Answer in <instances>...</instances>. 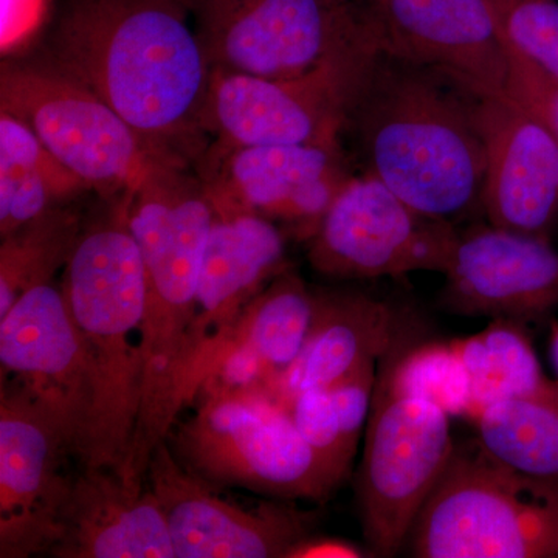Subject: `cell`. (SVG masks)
I'll return each instance as SVG.
<instances>
[{
  "instance_id": "1",
  "label": "cell",
  "mask_w": 558,
  "mask_h": 558,
  "mask_svg": "<svg viewBox=\"0 0 558 558\" xmlns=\"http://www.w3.org/2000/svg\"><path fill=\"white\" fill-rule=\"evenodd\" d=\"M483 92L451 70L399 53L380 35L341 142H351L362 172L418 215L458 226L483 213Z\"/></svg>"
},
{
  "instance_id": "2",
  "label": "cell",
  "mask_w": 558,
  "mask_h": 558,
  "mask_svg": "<svg viewBox=\"0 0 558 558\" xmlns=\"http://www.w3.org/2000/svg\"><path fill=\"white\" fill-rule=\"evenodd\" d=\"M190 0H70L53 68L102 98L159 153L204 149L211 64Z\"/></svg>"
},
{
  "instance_id": "3",
  "label": "cell",
  "mask_w": 558,
  "mask_h": 558,
  "mask_svg": "<svg viewBox=\"0 0 558 558\" xmlns=\"http://www.w3.org/2000/svg\"><path fill=\"white\" fill-rule=\"evenodd\" d=\"M61 290L95 388L89 446L80 468L112 469L130 481L142 398L146 270L120 197L106 218L84 227Z\"/></svg>"
},
{
  "instance_id": "4",
  "label": "cell",
  "mask_w": 558,
  "mask_h": 558,
  "mask_svg": "<svg viewBox=\"0 0 558 558\" xmlns=\"http://www.w3.org/2000/svg\"><path fill=\"white\" fill-rule=\"evenodd\" d=\"M409 539L418 558L558 557V480L510 468L478 439L459 444Z\"/></svg>"
},
{
  "instance_id": "5",
  "label": "cell",
  "mask_w": 558,
  "mask_h": 558,
  "mask_svg": "<svg viewBox=\"0 0 558 558\" xmlns=\"http://www.w3.org/2000/svg\"><path fill=\"white\" fill-rule=\"evenodd\" d=\"M193 402L196 409L175 429L172 451L191 473L216 487L326 501L343 481L270 396L199 392Z\"/></svg>"
},
{
  "instance_id": "6",
  "label": "cell",
  "mask_w": 558,
  "mask_h": 558,
  "mask_svg": "<svg viewBox=\"0 0 558 558\" xmlns=\"http://www.w3.org/2000/svg\"><path fill=\"white\" fill-rule=\"evenodd\" d=\"M379 43V22L369 3L360 31L303 75L260 78L213 69L205 130L216 138L215 148L343 145L349 106Z\"/></svg>"
},
{
  "instance_id": "7",
  "label": "cell",
  "mask_w": 558,
  "mask_h": 558,
  "mask_svg": "<svg viewBox=\"0 0 558 558\" xmlns=\"http://www.w3.org/2000/svg\"><path fill=\"white\" fill-rule=\"evenodd\" d=\"M453 450L446 411L392 395L377 379L357 487L363 534L374 556L402 549Z\"/></svg>"
},
{
  "instance_id": "8",
  "label": "cell",
  "mask_w": 558,
  "mask_h": 558,
  "mask_svg": "<svg viewBox=\"0 0 558 558\" xmlns=\"http://www.w3.org/2000/svg\"><path fill=\"white\" fill-rule=\"evenodd\" d=\"M0 110L24 121L68 170L105 197H120L159 153L95 92L50 65L3 64Z\"/></svg>"
},
{
  "instance_id": "9",
  "label": "cell",
  "mask_w": 558,
  "mask_h": 558,
  "mask_svg": "<svg viewBox=\"0 0 558 558\" xmlns=\"http://www.w3.org/2000/svg\"><path fill=\"white\" fill-rule=\"evenodd\" d=\"M213 69L290 78L317 68L365 24L368 0H190Z\"/></svg>"
},
{
  "instance_id": "10",
  "label": "cell",
  "mask_w": 558,
  "mask_h": 558,
  "mask_svg": "<svg viewBox=\"0 0 558 558\" xmlns=\"http://www.w3.org/2000/svg\"><path fill=\"white\" fill-rule=\"evenodd\" d=\"M457 226L418 215L373 175H352L310 241V260L336 278L403 277L446 271Z\"/></svg>"
},
{
  "instance_id": "11",
  "label": "cell",
  "mask_w": 558,
  "mask_h": 558,
  "mask_svg": "<svg viewBox=\"0 0 558 558\" xmlns=\"http://www.w3.org/2000/svg\"><path fill=\"white\" fill-rule=\"evenodd\" d=\"M75 458L64 428L38 400L2 381L0 392V557L49 553L69 497Z\"/></svg>"
},
{
  "instance_id": "12",
  "label": "cell",
  "mask_w": 558,
  "mask_h": 558,
  "mask_svg": "<svg viewBox=\"0 0 558 558\" xmlns=\"http://www.w3.org/2000/svg\"><path fill=\"white\" fill-rule=\"evenodd\" d=\"M146 487L167 520L175 558H288L311 535L307 513L288 505L245 509L220 498L215 484L179 461L168 440L153 451Z\"/></svg>"
},
{
  "instance_id": "13",
  "label": "cell",
  "mask_w": 558,
  "mask_h": 558,
  "mask_svg": "<svg viewBox=\"0 0 558 558\" xmlns=\"http://www.w3.org/2000/svg\"><path fill=\"white\" fill-rule=\"evenodd\" d=\"M2 377L60 421L81 465L89 446L95 411L94 380L83 341L61 288L27 290L0 317Z\"/></svg>"
},
{
  "instance_id": "14",
  "label": "cell",
  "mask_w": 558,
  "mask_h": 558,
  "mask_svg": "<svg viewBox=\"0 0 558 558\" xmlns=\"http://www.w3.org/2000/svg\"><path fill=\"white\" fill-rule=\"evenodd\" d=\"M201 178L213 205L288 223L310 241L352 178L343 145H258L205 150Z\"/></svg>"
},
{
  "instance_id": "15",
  "label": "cell",
  "mask_w": 558,
  "mask_h": 558,
  "mask_svg": "<svg viewBox=\"0 0 558 558\" xmlns=\"http://www.w3.org/2000/svg\"><path fill=\"white\" fill-rule=\"evenodd\" d=\"M483 215L498 229L539 240L558 230V142L545 121L506 92H483Z\"/></svg>"
},
{
  "instance_id": "16",
  "label": "cell",
  "mask_w": 558,
  "mask_h": 558,
  "mask_svg": "<svg viewBox=\"0 0 558 558\" xmlns=\"http://www.w3.org/2000/svg\"><path fill=\"white\" fill-rule=\"evenodd\" d=\"M442 303L468 317L539 322L558 307V252L549 241L475 223L458 230Z\"/></svg>"
},
{
  "instance_id": "17",
  "label": "cell",
  "mask_w": 558,
  "mask_h": 558,
  "mask_svg": "<svg viewBox=\"0 0 558 558\" xmlns=\"http://www.w3.org/2000/svg\"><path fill=\"white\" fill-rule=\"evenodd\" d=\"M58 558H175L167 520L146 484L80 468L49 549Z\"/></svg>"
},
{
  "instance_id": "18",
  "label": "cell",
  "mask_w": 558,
  "mask_h": 558,
  "mask_svg": "<svg viewBox=\"0 0 558 558\" xmlns=\"http://www.w3.org/2000/svg\"><path fill=\"white\" fill-rule=\"evenodd\" d=\"M388 47L451 72L486 92H506L508 53L486 0L369 2Z\"/></svg>"
},
{
  "instance_id": "19",
  "label": "cell",
  "mask_w": 558,
  "mask_h": 558,
  "mask_svg": "<svg viewBox=\"0 0 558 558\" xmlns=\"http://www.w3.org/2000/svg\"><path fill=\"white\" fill-rule=\"evenodd\" d=\"M284 256V234L277 223L244 209L215 207L191 330L190 374L208 341L286 270Z\"/></svg>"
},
{
  "instance_id": "20",
  "label": "cell",
  "mask_w": 558,
  "mask_h": 558,
  "mask_svg": "<svg viewBox=\"0 0 558 558\" xmlns=\"http://www.w3.org/2000/svg\"><path fill=\"white\" fill-rule=\"evenodd\" d=\"M395 317L387 304L362 295H319L317 317L295 362L271 388L282 407L311 389L328 388L360 366L389 354Z\"/></svg>"
},
{
  "instance_id": "21",
  "label": "cell",
  "mask_w": 558,
  "mask_h": 558,
  "mask_svg": "<svg viewBox=\"0 0 558 558\" xmlns=\"http://www.w3.org/2000/svg\"><path fill=\"white\" fill-rule=\"evenodd\" d=\"M84 191L90 190L24 121L0 110V236Z\"/></svg>"
},
{
  "instance_id": "22",
  "label": "cell",
  "mask_w": 558,
  "mask_h": 558,
  "mask_svg": "<svg viewBox=\"0 0 558 558\" xmlns=\"http://www.w3.org/2000/svg\"><path fill=\"white\" fill-rule=\"evenodd\" d=\"M318 303L319 295L312 293L299 275L281 271L250 301L229 328L208 341L199 357L216 343L248 344L269 369L274 388L278 377L303 351L317 317Z\"/></svg>"
},
{
  "instance_id": "23",
  "label": "cell",
  "mask_w": 558,
  "mask_h": 558,
  "mask_svg": "<svg viewBox=\"0 0 558 558\" xmlns=\"http://www.w3.org/2000/svg\"><path fill=\"white\" fill-rule=\"evenodd\" d=\"M478 440L510 468L558 480V379L495 403L473 421Z\"/></svg>"
},
{
  "instance_id": "24",
  "label": "cell",
  "mask_w": 558,
  "mask_h": 558,
  "mask_svg": "<svg viewBox=\"0 0 558 558\" xmlns=\"http://www.w3.org/2000/svg\"><path fill=\"white\" fill-rule=\"evenodd\" d=\"M451 343L469 374L470 422L488 407L531 395L548 380L523 323L515 319L495 318L475 336Z\"/></svg>"
},
{
  "instance_id": "25",
  "label": "cell",
  "mask_w": 558,
  "mask_h": 558,
  "mask_svg": "<svg viewBox=\"0 0 558 558\" xmlns=\"http://www.w3.org/2000/svg\"><path fill=\"white\" fill-rule=\"evenodd\" d=\"M83 229L78 213L58 205L2 238L0 317L27 290L49 284L53 275L64 269Z\"/></svg>"
},
{
  "instance_id": "26",
  "label": "cell",
  "mask_w": 558,
  "mask_h": 558,
  "mask_svg": "<svg viewBox=\"0 0 558 558\" xmlns=\"http://www.w3.org/2000/svg\"><path fill=\"white\" fill-rule=\"evenodd\" d=\"M392 395L425 400L450 417L470 418L472 391L453 343L428 341L400 355L381 377Z\"/></svg>"
},
{
  "instance_id": "27",
  "label": "cell",
  "mask_w": 558,
  "mask_h": 558,
  "mask_svg": "<svg viewBox=\"0 0 558 558\" xmlns=\"http://www.w3.org/2000/svg\"><path fill=\"white\" fill-rule=\"evenodd\" d=\"M502 43L558 80V0H486Z\"/></svg>"
},
{
  "instance_id": "28",
  "label": "cell",
  "mask_w": 558,
  "mask_h": 558,
  "mask_svg": "<svg viewBox=\"0 0 558 558\" xmlns=\"http://www.w3.org/2000/svg\"><path fill=\"white\" fill-rule=\"evenodd\" d=\"M293 424L315 453L333 469L341 480L347 478L355 450L349 446L339 413L328 388L301 392L286 403Z\"/></svg>"
},
{
  "instance_id": "29",
  "label": "cell",
  "mask_w": 558,
  "mask_h": 558,
  "mask_svg": "<svg viewBox=\"0 0 558 558\" xmlns=\"http://www.w3.org/2000/svg\"><path fill=\"white\" fill-rule=\"evenodd\" d=\"M502 44L509 65L506 94L545 121L558 142V80L521 51Z\"/></svg>"
},
{
  "instance_id": "30",
  "label": "cell",
  "mask_w": 558,
  "mask_h": 558,
  "mask_svg": "<svg viewBox=\"0 0 558 558\" xmlns=\"http://www.w3.org/2000/svg\"><path fill=\"white\" fill-rule=\"evenodd\" d=\"M46 0H2L3 44L13 43L25 32L33 31V24L43 17Z\"/></svg>"
},
{
  "instance_id": "31",
  "label": "cell",
  "mask_w": 558,
  "mask_h": 558,
  "mask_svg": "<svg viewBox=\"0 0 558 558\" xmlns=\"http://www.w3.org/2000/svg\"><path fill=\"white\" fill-rule=\"evenodd\" d=\"M363 550L347 539L328 537H306L290 549L288 558H359Z\"/></svg>"
},
{
  "instance_id": "32",
  "label": "cell",
  "mask_w": 558,
  "mask_h": 558,
  "mask_svg": "<svg viewBox=\"0 0 558 558\" xmlns=\"http://www.w3.org/2000/svg\"><path fill=\"white\" fill-rule=\"evenodd\" d=\"M550 360H553L558 376V323L553 330V337H550Z\"/></svg>"
},
{
  "instance_id": "33",
  "label": "cell",
  "mask_w": 558,
  "mask_h": 558,
  "mask_svg": "<svg viewBox=\"0 0 558 558\" xmlns=\"http://www.w3.org/2000/svg\"><path fill=\"white\" fill-rule=\"evenodd\" d=\"M368 2H377V0H368Z\"/></svg>"
}]
</instances>
